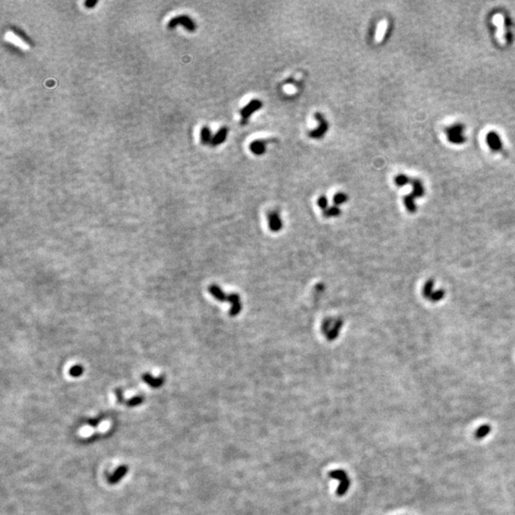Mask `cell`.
I'll return each mask as SVG.
<instances>
[{
	"label": "cell",
	"instance_id": "6da1fadb",
	"mask_svg": "<svg viewBox=\"0 0 515 515\" xmlns=\"http://www.w3.org/2000/svg\"><path fill=\"white\" fill-rule=\"evenodd\" d=\"M329 475L332 479L339 481V486L336 493L338 496H343L350 486V479L346 472L343 470H335L329 472Z\"/></svg>",
	"mask_w": 515,
	"mask_h": 515
},
{
	"label": "cell",
	"instance_id": "7a4b0ae2",
	"mask_svg": "<svg viewBox=\"0 0 515 515\" xmlns=\"http://www.w3.org/2000/svg\"><path fill=\"white\" fill-rule=\"evenodd\" d=\"M314 116L315 118L319 122V126L317 128L314 129V130H312L309 133V137L312 138V139H321V138H323L325 136V134L329 130V122L325 118V116L323 115V114H321V113H316Z\"/></svg>",
	"mask_w": 515,
	"mask_h": 515
},
{
	"label": "cell",
	"instance_id": "3957f363",
	"mask_svg": "<svg viewBox=\"0 0 515 515\" xmlns=\"http://www.w3.org/2000/svg\"><path fill=\"white\" fill-rule=\"evenodd\" d=\"M261 107H262V102L259 100H251L246 106H244L241 111V115L243 117V123L244 122V120H246L248 117H250Z\"/></svg>",
	"mask_w": 515,
	"mask_h": 515
},
{
	"label": "cell",
	"instance_id": "277c9868",
	"mask_svg": "<svg viewBox=\"0 0 515 515\" xmlns=\"http://www.w3.org/2000/svg\"><path fill=\"white\" fill-rule=\"evenodd\" d=\"M227 301L232 304V306L229 310V315L231 317H235V316L240 314V312L242 311V308H243L240 295L236 294V293L230 294L227 297Z\"/></svg>",
	"mask_w": 515,
	"mask_h": 515
},
{
	"label": "cell",
	"instance_id": "5b68a950",
	"mask_svg": "<svg viewBox=\"0 0 515 515\" xmlns=\"http://www.w3.org/2000/svg\"><path fill=\"white\" fill-rule=\"evenodd\" d=\"M179 24H182L184 25L186 29H188L189 31H195L196 30V24L195 22L188 16L186 15H181L179 17H176L174 19H172L169 23V27L173 28Z\"/></svg>",
	"mask_w": 515,
	"mask_h": 515
},
{
	"label": "cell",
	"instance_id": "8992f818",
	"mask_svg": "<svg viewBox=\"0 0 515 515\" xmlns=\"http://www.w3.org/2000/svg\"><path fill=\"white\" fill-rule=\"evenodd\" d=\"M268 225L272 232H279L283 228V221L277 211H272L268 214Z\"/></svg>",
	"mask_w": 515,
	"mask_h": 515
},
{
	"label": "cell",
	"instance_id": "52a82bcc",
	"mask_svg": "<svg viewBox=\"0 0 515 515\" xmlns=\"http://www.w3.org/2000/svg\"><path fill=\"white\" fill-rule=\"evenodd\" d=\"M143 380L151 387H154V388H157L159 386H162L163 383H164V377L161 376V377H158V378H154L150 375V373H144L143 376Z\"/></svg>",
	"mask_w": 515,
	"mask_h": 515
},
{
	"label": "cell",
	"instance_id": "ba28073f",
	"mask_svg": "<svg viewBox=\"0 0 515 515\" xmlns=\"http://www.w3.org/2000/svg\"><path fill=\"white\" fill-rule=\"evenodd\" d=\"M343 323L342 320H337V321H333V325L331 327V329H329V332L326 334L327 335V338L329 339V341H333L335 340L338 335H339V332L343 327Z\"/></svg>",
	"mask_w": 515,
	"mask_h": 515
},
{
	"label": "cell",
	"instance_id": "9c48e42d",
	"mask_svg": "<svg viewBox=\"0 0 515 515\" xmlns=\"http://www.w3.org/2000/svg\"><path fill=\"white\" fill-rule=\"evenodd\" d=\"M249 149H250V151L254 155L260 156V155H263L265 153L266 146H265V143L262 142V141H254V142L250 143Z\"/></svg>",
	"mask_w": 515,
	"mask_h": 515
},
{
	"label": "cell",
	"instance_id": "30bf717a",
	"mask_svg": "<svg viewBox=\"0 0 515 515\" xmlns=\"http://www.w3.org/2000/svg\"><path fill=\"white\" fill-rule=\"evenodd\" d=\"M128 471V468L126 466H120L117 468V470L114 472L113 475L109 477V483L110 484H116L121 478H123Z\"/></svg>",
	"mask_w": 515,
	"mask_h": 515
},
{
	"label": "cell",
	"instance_id": "8fae6325",
	"mask_svg": "<svg viewBox=\"0 0 515 515\" xmlns=\"http://www.w3.org/2000/svg\"><path fill=\"white\" fill-rule=\"evenodd\" d=\"M209 292L210 294L214 297L216 300H220V301H227V295L221 289V287L218 286H209Z\"/></svg>",
	"mask_w": 515,
	"mask_h": 515
},
{
	"label": "cell",
	"instance_id": "7c38bea8",
	"mask_svg": "<svg viewBox=\"0 0 515 515\" xmlns=\"http://www.w3.org/2000/svg\"><path fill=\"white\" fill-rule=\"evenodd\" d=\"M227 134H228L227 128L223 127V128L220 129L218 131V133L215 135L214 138H213V140L211 142L212 145L216 146V145H219L221 143H224L226 138H227Z\"/></svg>",
	"mask_w": 515,
	"mask_h": 515
},
{
	"label": "cell",
	"instance_id": "4fadbf2b",
	"mask_svg": "<svg viewBox=\"0 0 515 515\" xmlns=\"http://www.w3.org/2000/svg\"><path fill=\"white\" fill-rule=\"evenodd\" d=\"M490 431H491V427L489 425H483V426L479 427L476 430L475 436L478 439H484V438H486V436H488Z\"/></svg>",
	"mask_w": 515,
	"mask_h": 515
},
{
	"label": "cell",
	"instance_id": "5bb4252c",
	"mask_svg": "<svg viewBox=\"0 0 515 515\" xmlns=\"http://www.w3.org/2000/svg\"><path fill=\"white\" fill-rule=\"evenodd\" d=\"M341 215V209L339 206L333 205L329 207L326 211H324V216L326 218H331V217H339Z\"/></svg>",
	"mask_w": 515,
	"mask_h": 515
},
{
	"label": "cell",
	"instance_id": "9a60e30c",
	"mask_svg": "<svg viewBox=\"0 0 515 515\" xmlns=\"http://www.w3.org/2000/svg\"><path fill=\"white\" fill-rule=\"evenodd\" d=\"M200 137H201V142L204 144L206 143H209L210 142H212L213 138L211 137V131L208 127H203L201 132H200Z\"/></svg>",
	"mask_w": 515,
	"mask_h": 515
},
{
	"label": "cell",
	"instance_id": "2e32d148",
	"mask_svg": "<svg viewBox=\"0 0 515 515\" xmlns=\"http://www.w3.org/2000/svg\"><path fill=\"white\" fill-rule=\"evenodd\" d=\"M347 200H348V197H347V195L344 194V193H337V194L334 195V197H333V202H334V204H335L336 206H339V205H341V204L345 203V202L347 201Z\"/></svg>",
	"mask_w": 515,
	"mask_h": 515
},
{
	"label": "cell",
	"instance_id": "e0dca14e",
	"mask_svg": "<svg viewBox=\"0 0 515 515\" xmlns=\"http://www.w3.org/2000/svg\"><path fill=\"white\" fill-rule=\"evenodd\" d=\"M487 142L490 144L491 147L495 148V149H498L500 146V143H499V140H498V137L495 136L494 134H490L489 136H487Z\"/></svg>",
	"mask_w": 515,
	"mask_h": 515
},
{
	"label": "cell",
	"instance_id": "ac0fdd59",
	"mask_svg": "<svg viewBox=\"0 0 515 515\" xmlns=\"http://www.w3.org/2000/svg\"><path fill=\"white\" fill-rule=\"evenodd\" d=\"M317 203H318V206L324 211H326L329 208V200L326 196H320L317 200Z\"/></svg>",
	"mask_w": 515,
	"mask_h": 515
},
{
	"label": "cell",
	"instance_id": "d6986e66",
	"mask_svg": "<svg viewBox=\"0 0 515 515\" xmlns=\"http://www.w3.org/2000/svg\"><path fill=\"white\" fill-rule=\"evenodd\" d=\"M83 373V368L80 365L74 366L70 369V375L73 377H79Z\"/></svg>",
	"mask_w": 515,
	"mask_h": 515
},
{
	"label": "cell",
	"instance_id": "ffe728a7",
	"mask_svg": "<svg viewBox=\"0 0 515 515\" xmlns=\"http://www.w3.org/2000/svg\"><path fill=\"white\" fill-rule=\"evenodd\" d=\"M143 402V398L142 396H135L133 397L132 399L127 402V405L128 406H137L139 405H141Z\"/></svg>",
	"mask_w": 515,
	"mask_h": 515
},
{
	"label": "cell",
	"instance_id": "44dd1931",
	"mask_svg": "<svg viewBox=\"0 0 515 515\" xmlns=\"http://www.w3.org/2000/svg\"><path fill=\"white\" fill-rule=\"evenodd\" d=\"M407 182H408V179L405 176H404V175H399V176H397L395 178V183H396L397 185H404Z\"/></svg>",
	"mask_w": 515,
	"mask_h": 515
},
{
	"label": "cell",
	"instance_id": "7402d4cb",
	"mask_svg": "<svg viewBox=\"0 0 515 515\" xmlns=\"http://www.w3.org/2000/svg\"><path fill=\"white\" fill-rule=\"evenodd\" d=\"M115 393H116V395H117V399H118V402H119V403H123V402H124V399H123V395H122V392H121V390H120L119 388H117V389H116V391H115Z\"/></svg>",
	"mask_w": 515,
	"mask_h": 515
},
{
	"label": "cell",
	"instance_id": "603a6c76",
	"mask_svg": "<svg viewBox=\"0 0 515 515\" xmlns=\"http://www.w3.org/2000/svg\"><path fill=\"white\" fill-rule=\"evenodd\" d=\"M96 4H97V1H87V2H86L85 3L86 6H87V7H89V8H91V7L95 6Z\"/></svg>",
	"mask_w": 515,
	"mask_h": 515
},
{
	"label": "cell",
	"instance_id": "cb8c5ba5",
	"mask_svg": "<svg viewBox=\"0 0 515 515\" xmlns=\"http://www.w3.org/2000/svg\"><path fill=\"white\" fill-rule=\"evenodd\" d=\"M89 424L92 425V426H97L99 424V420H92V421H89Z\"/></svg>",
	"mask_w": 515,
	"mask_h": 515
}]
</instances>
